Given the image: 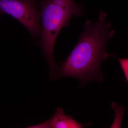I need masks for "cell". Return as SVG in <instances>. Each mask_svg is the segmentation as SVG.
I'll return each instance as SVG.
<instances>
[{"label":"cell","mask_w":128,"mask_h":128,"mask_svg":"<svg viewBox=\"0 0 128 128\" xmlns=\"http://www.w3.org/2000/svg\"><path fill=\"white\" fill-rule=\"evenodd\" d=\"M37 0H0V15L8 14L17 20L36 40L41 32L40 13Z\"/></svg>","instance_id":"obj_3"},{"label":"cell","mask_w":128,"mask_h":128,"mask_svg":"<svg viewBox=\"0 0 128 128\" xmlns=\"http://www.w3.org/2000/svg\"><path fill=\"white\" fill-rule=\"evenodd\" d=\"M48 121L49 128H81L86 125L78 122L71 116L65 114L64 109L61 108H57Z\"/></svg>","instance_id":"obj_4"},{"label":"cell","mask_w":128,"mask_h":128,"mask_svg":"<svg viewBox=\"0 0 128 128\" xmlns=\"http://www.w3.org/2000/svg\"><path fill=\"white\" fill-rule=\"evenodd\" d=\"M38 5L41 27L39 45L48 61L50 77H52L58 68L54 54L58 35L62 28L68 26L73 16L83 14L84 9L82 4H77L74 0H42Z\"/></svg>","instance_id":"obj_2"},{"label":"cell","mask_w":128,"mask_h":128,"mask_svg":"<svg viewBox=\"0 0 128 128\" xmlns=\"http://www.w3.org/2000/svg\"><path fill=\"white\" fill-rule=\"evenodd\" d=\"M103 12H100L95 22L86 21L78 42L66 60L58 66L54 79L68 76L82 83L102 80L101 65L109 56L106 44L115 33Z\"/></svg>","instance_id":"obj_1"},{"label":"cell","mask_w":128,"mask_h":128,"mask_svg":"<svg viewBox=\"0 0 128 128\" xmlns=\"http://www.w3.org/2000/svg\"><path fill=\"white\" fill-rule=\"evenodd\" d=\"M116 58L119 62L126 80L128 82V58Z\"/></svg>","instance_id":"obj_5"}]
</instances>
